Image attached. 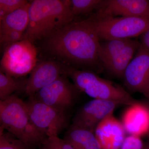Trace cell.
Wrapping results in <instances>:
<instances>
[{
	"label": "cell",
	"instance_id": "6da1fadb",
	"mask_svg": "<svg viewBox=\"0 0 149 149\" xmlns=\"http://www.w3.org/2000/svg\"><path fill=\"white\" fill-rule=\"evenodd\" d=\"M100 40L87 19L72 22L59 30L45 40V48L68 67L99 73L103 70Z\"/></svg>",
	"mask_w": 149,
	"mask_h": 149
},
{
	"label": "cell",
	"instance_id": "7a4b0ae2",
	"mask_svg": "<svg viewBox=\"0 0 149 149\" xmlns=\"http://www.w3.org/2000/svg\"><path fill=\"white\" fill-rule=\"evenodd\" d=\"M29 23L22 40H45L73 22L71 0H34L30 3Z\"/></svg>",
	"mask_w": 149,
	"mask_h": 149
},
{
	"label": "cell",
	"instance_id": "3957f363",
	"mask_svg": "<svg viewBox=\"0 0 149 149\" xmlns=\"http://www.w3.org/2000/svg\"><path fill=\"white\" fill-rule=\"evenodd\" d=\"M0 128L7 130L34 149L41 147L47 137L32 123L25 102L13 95L0 101Z\"/></svg>",
	"mask_w": 149,
	"mask_h": 149
},
{
	"label": "cell",
	"instance_id": "277c9868",
	"mask_svg": "<svg viewBox=\"0 0 149 149\" xmlns=\"http://www.w3.org/2000/svg\"><path fill=\"white\" fill-rule=\"evenodd\" d=\"M67 75L78 91L93 99L111 101L120 105L130 106L139 102L120 85L103 79L93 71L70 68Z\"/></svg>",
	"mask_w": 149,
	"mask_h": 149
},
{
	"label": "cell",
	"instance_id": "5b68a950",
	"mask_svg": "<svg viewBox=\"0 0 149 149\" xmlns=\"http://www.w3.org/2000/svg\"><path fill=\"white\" fill-rule=\"evenodd\" d=\"M100 39H130L142 35L149 29V18L100 16L95 14L88 18Z\"/></svg>",
	"mask_w": 149,
	"mask_h": 149
},
{
	"label": "cell",
	"instance_id": "8992f818",
	"mask_svg": "<svg viewBox=\"0 0 149 149\" xmlns=\"http://www.w3.org/2000/svg\"><path fill=\"white\" fill-rule=\"evenodd\" d=\"M104 41L101 43V60L103 69L111 76L123 78L125 70L141 43L131 39Z\"/></svg>",
	"mask_w": 149,
	"mask_h": 149
},
{
	"label": "cell",
	"instance_id": "52a82bcc",
	"mask_svg": "<svg viewBox=\"0 0 149 149\" xmlns=\"http://www.w3.org/2000/svg\"><path fill=\"white\" fill-rule=\"evenodd\" d=\"M34 43L23 40L8 46L1 61V71L17 78L30 74L38 63Z\"/></svg>",
	"mask_w": 149,
	"mask_h": 149
},
{
	"label": "cell",
	"instance_id": "ba28073f",
	"mask_svg": "<svg viewBox=\"0 0 149 149\" xmlns=\"http://www.w3.org/2000/svg\"><path fill=\"white\" fill-rule=\"evenodd\" d=\"M25 103L32 123L47 138L58 136L67 128L70 118L68 112L48 105L34 95L28 97Z\"/></svg>",
	"mask_w": 149,
	"mask_h": 149
},
{
	"label": "cell",
	"instance_id": "9c48e42d",
	"mask_svg": "<svg viewBox=\"0 0 149 149\" xmlns=\"http://www.w3.org/2000/svg\"><path fill=\"white\" fill-rule=\"evenodd\" d=\"M68 77L63 74L34 96L48 105L68 112L74 105L79 92Z\"/></svg>",
	"mask_w": 149,
	"mask_h": 149
},
{
	"label": "cell",
	"instance_id": "30bf717a",
	"mask_svg": "<svg viewBox=\"0 0 149 149\" xmlns=\"http://www.w3.org/2000/svg\"><path fill=\"white\" fill-rule=\"evenodd\" d=\"M124 84L131 93L143 94L149 101V49L141 44L125 70Z\"/></svg>",
	"mask_w": 149,
	"mask_h": 149
},
{
	"label": "cell",
	"instance_id": "8fae6325",
	"mask_svg": "<svg viewBox=\"0 0 149 149\" xmlns=\"http://www.w3.org/2000/svg\"><path fill=\"white\" fill-rule=\"evenodd\" d=\"M69 67L53 60L38 63L25 81L24 92L28 97L35 95L40 90L53 83L63 74H66Z\"/></svg>",
	"mask_w": 149,
	"mask_h": 149
},
{
	"label": "cell",
	"instance_id": "7c38bea8",
	"mask_svg": "<svg viewBox=\"0 0 149 149\" xmlns=\"http://www.w3.org/2000/svg\"><path fill=\"white\" fill-rule=\"evenodd\" d=\"M118 103L93 99L85 104L77 112L72 124L95 133L97 125L107 116L113 114Z\"/></svg>",
	"mask_w": 149,
	"mask_h": 149
},
{
	"label": "cell",
	"instance_id": "4fadbf2b",
	"mask_svg": "<svg viewBox=\"0 0 149 149\" xmlns=\"http://www.w3.org/2000/svg\"><path fill=\"white\" fill-rule=\"evenodd\" d=\"M95 13L100 16L149 18V1L105 0L102 1Z\"/></svg>",
	"mask_w": 149,
	"mask_h": 149
},
{
	"label": "cell",
	"instance_id": "5bb4252c",
	"mask_svg": "<svg viewBox=\"0 0 149 149\" xmlns=\"http://www.w3.org/2000/svg\"><path fill=\"white\" fill-rule=\"evenodd\" d=\"M125 133L122 123L112 114L99 123L95 134L102 149H120Z\"/></svg>",
	"mask_w": 149,
	"mask_h": 149
},
{
	"label": "cell",
	"instance_id": "9a60e30c",
	"mask_svg": "<svg viewBox=\"0 0 149 149\" xmlns=\"http://www.w3.org/2000/svg\"><path fill=\"white\" fill-rule=\"evenodd\" d=\"M122 123L130 135L141 137L149 132V109L140 103L130 106L123 116Z\"/></svg>",
	"mask_w": 149,
	"mask_h": 149
},
{
	"label": "cell",
	"instance_id": "2e32d148",
	"mask_svg": "<svg viewBox=\"0 0 149 149\" xmlns=\"http://www.w3.org/2000/svg\"><path fill=\"white\" fill-rule=\"evenodd\" d=\"M74 149H102L95 133L72 124L64 139Z\"/></svg>",
	"mask_w": 149,
	"mask_h": 149
},
{
	"label": "cell",
	"instance_id": "e0dca14e",
	"mask_svg": "<svg viewBox=\"0 0 149 149\" xmlns=\"http://www.w3.org/2000/svg\"><path fill=\"white\" fill-rule=\"evenodd\" d=\"M30 3L9 14L0 21V32L18 31L24 33L29 23V8Z\"/></svg>",
	"mask_w": 149,
	"mask_h": 149
},
{
	"label": "cell",
	"instance_id": "ac0fdd59",
	"mask_svg": "<svg viewBox=\"0 0 149 149\" xmlns=\"http://www.w3.org/2000/svg\"><path fill=\"white\" fill-rule=\"evenodd\" d=\"M25 81L19 80L0 72V101L4 100L16 91L24 92Z\"/></svg>",
	"mask_w": 149,
	"mask_h": 149
},
{
	"label": "cell",
	"instance_id": "d6986e66",
	"mask_svg": "<svg viewBox=\"0 0 149 149\" xmlns=\"http://www.w3.org/2000/svg\"><path fill=\"white\" fill-rule=\"evenodd\" d=\"M0 128V149H35Z\"/></svg>",
	"mask_w": 149,
	"mask_h": 149
},
{
	"label": "cell",
	"instance_id": "ffe728a7",
	"mask_svg": "<svg viewBox=\"0 0 149 149\" xmlns=\"http://www.w3.org/2000/svg\"><path fill=\"white\" fill-rule=\"evenodd\" d=\"M101 0H71V11L73 15H82L97 8Z\"/></svg>",
	"mask_w": 149,
	"mask_h": 149
},
{
	"label": "cell",
	"instance_id": "44dd1931",
	"mask_svg": "<svg viewBox=\"0 0 149 149\" xmlns=\"http://www.w3.org/2000/svg\"><path fill=\"white\" fill-rule=\"evenodd\" d=\"M29 2L26 0H0V21L9 14L13 12Z\"/></svg>",
	"mask_w": 149,
	"mask_h": 149
},
{
	"label": "cell",
	"instance_id": "7402d4cb",
	"mask_svg": "<svg viewBox=\"0 0 149 149\" xmlns=\"http://www.w3.org/2000/svg\"><path fill=\"white\" fill-rule=\"evenodd\" d=\"M23 34L18 31H11L0 32V42L5 49L12 44L22 40Z\"/></svg>",
	"mask_w": 149,
	"mask_h": 149
},
{
	"label": "cell",
	"instance_id": "603a6c76",
	"mask_svg": "<svg viewBox=\"0 0 149 149\" xmlns=\"http://www.w3.org/2000/svg\"><path fill=\"white\" fill-rule=\"evenodd\" d=\"M144 147L141 137L129 135L125 137L120 149H143Z\"/></svg>",
	"mask_w": 149,
	"mask_h": 149
},
{
	"label": "cell",
	"instance_id": "cb8c5ba5",
	"mask_svg": "<svg viewBox=\"0 0 149 149\" xmlns=\"http://www.w3.org/2000/svg\"><path fill=\"white\" fill-rule=\"evenodd\" d=\"M43 143L45 144L52 149H74L64 139H60L58 136L48 138Z\"/></svg>",
	"mask_w": 149,
	"mask_h": 149
},
{
	"label": "cell",
	"instance_id": "d4e9b609",
	"mask_svg": "<svg viewBox=\"0 0 149 149\" xmlns=\"http://www.w3.org/2000/svg\"><path fill=\"white\" fill-rule=\"evenodd\" d=\"M141 44L149 49V29L142 35Z\"/></svg>",
	"mask_w": 149,
	"mask_h": 149
},
{
	"label": "cell",
	"instance_id": "484cf974",
	"mask_svg": "<svg viewBox=\"0 0 149 149\" xmlns=\"http://www.w3.org/2000/svg\"><path fill=\"white\" fill-rule=\"evenodd\" d=\"M40 149H52L45 144L43 143L42 145L40 147Z\"/></svg>",
	"mask_w": 149,
	"mask_h": 149
},
{
	"label": "cell",
	"instance_id": "4316f807",
	"mask_svg": "<svg viewBox=\"0 0 149 149\" xmlns=\"http://www.w3.org/2000/svg\"><path fill=\"white\" fill-rule=\"evenodd\" d=\"M143 149H149V144H148L146 146H144Z\"/></svg>",
	"mask_w": 149,
	"mask_h": 149
},
{
	"label": "cell",
	"instance_id": "83f0119b",
	"mask_svg": "<svg viewBox=\"0 0 149 149\" xmlns=\"http://www.w3.org/2000/svg\"><path fill=\"white\" fill-rule=\"evenodd\" d=\"M148 109H149V107H148Z\"/></svg>",
	"mask_w": 149,
	"mask_h": 149
}]
</instances>
